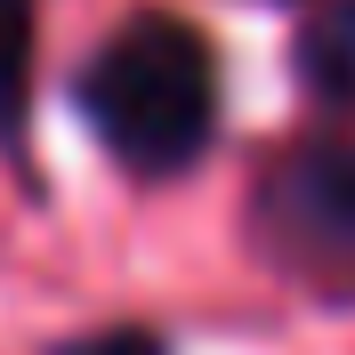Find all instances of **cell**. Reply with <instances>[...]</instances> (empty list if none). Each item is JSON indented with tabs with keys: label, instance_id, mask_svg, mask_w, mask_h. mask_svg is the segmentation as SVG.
<instances>
[{
	"label": "cell",
	"instance_id": "obj_1",
	"mask_svg": "<svg viewBox=\"0 0 355 355\" xmlns=\"http://www.w3.org/2000/svg\"><path fill=\"white\" fill-rule=\"evenodd\" d=\"M81 113L121 170L178 178L218 130V57L186 17L137 8L81 65Z\"/></svg>",
	"mask_w": 355,
	"mask_h": 355
},
{
	"label": "cell",
	"instance_id": "obj_2",
	"mask_svg": "<svg viewBox=\"0 0 355 355\" xmlns=\"http://www.w3.org/2000/svg\"><path fill=\"white\" fill-rule=\"evenodd\" d=\"M266 218L299 259L355 266V137L339 146H299L266 178Z\"/></svg>",
	"mask_w": 355,
	"mask_h": 355
},
{
	"label": "cell",
	"instance_id": "obj_3",
	"mask_svg": "<svg viewBox=\"0 0 355 355\" xmlns=\"http://www.w3.org/2000/svg\"><path fill=\"white\" fill-rule=\"evenodd\" d=\"M33 41H41V8H33V0H0V146H24V113H33Z\"/></svg>",
	"mask_w": 355,
	"mask_h": 355
},
{
	"label": "cell",
	"instance_id": "obj_4",
	"mask_svg": "<svg viewBox=\"0 0 355 355\" xmlns=\"http://www.w3.org/2000/svg\"><path fill=\"white\" fill-rule=\"evenodd\" d=\"M307 73H315L323 97L355 105V0H331V8L307 24Z\"/></svg>",
	"mask_w": 355,
	"mask_h": 355
},
{
	"label": "cell",
	"instance_id": "obj_5",
	"mask_svg": "<svg viewBox=\"0 0 355 355\" xmlns=\"http://www.w3.org/2000/svg\"><path fill=\"white\" fill-rule=\"evenodd\" d=\"M65 355H170L154 331H89V339H73Z\"/></svg>",
	"mask_w": 355,
	"mask_h": 355
}]
</instances>
